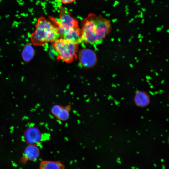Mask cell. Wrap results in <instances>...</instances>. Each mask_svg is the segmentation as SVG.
I'll use <instances>...</instances> for the list:
<instances>
[{
  "label": "cell",
  "instance_id": "obj_1",
  "mask_svg": "<svg viewBox=\"0 0 169 169\" xmlns=\"http://www.w3.org/2000/svg\"><path fill=\"white\" fill-rule=\"evenodd\" d=\"M81 39L82 43L91 44L100 43L110 29V21L100 16L90 14L82 22Z\"/></svg>",
  "mask_w": 169,
  "mask_h": 169
},
{
  "label": "cell",
  "instance_id": "obj_2",
  "mask_svg": "<svg viewBox=\"0 0 169 169\" xmlns=\"http://www.w3.org/2000/svg\"><path fill=\"white\" fill-rule=\"evenodd\" d=\"M35 27L36 29L30 37L33 45L42 46L60 38L57 27L44 17H41L38 19Z\"/></svg>",
  "mask_w": 169,
  "mask_h": 169
},
{
  "label": "cell",
  "instance_id": "obj_3",
  "mask_svg": "<svg viewBox=\"0 0 169 169\" xmlns=\"http://www.w3.org/2000/svg\"><path fill=\"white\" fill-rule=\"evenodd\" d=\"M53 43V48L56 52L58 60L69 63L77 59L78 44L61 38Z\"/></svg>",
  "mask_w": 169,
  "mask_h": 169
},
{
  "label": "cell",
  "instance_id": "obj_4",
  "mask_svg": "<svg viewBox=\"0 0 169 169\" xmlns=\"http://www.w3.org/2000/svg\"><path fill=\"white\" fill-rule=\"evenodd\" d=\"M50 18L58 29L60 38L78 44L82 43L81 29L78 27L66 28L59 23L58 20L53 17H50Z\"/></svg>",
  "mask_w": 169,
  "mask_h": 169
},
{
  "label": "cell",
  "instance_id": "obj_5",
  "mask_svg": "<svg viewBox=\"0 0 169 169\" xmlns=\"http://www.w3.org/2000/svg\"><path fill=\"white\" fill-rule=\"evenodd\" d=\"M78 57L80 64L85 68H90L94 66L97 62V57L95 52L90 49L81 50L79 53Z\"/></svg>",
  "mask_w": 169,
  "mask_h": 169
},
{
  "label": "cell",
  "instance_id": "obj_6",
  "mask_svg": "<svg viewBox=\"0 0 169 169\" xmlns=\"http://www.w3.org/2000/svg\"><path fill=\"white\" fill-rule=\"evenodd\" d=\"M23 139L28 145H38L42 141V134L39 129L35 126H30L25 131Z\"/></svg>",
  "mask_w": 169,
  "mask_h": 169
},
{
  "label": "cell",
  "instance_id": "obj_7",
  "mask_svg": "<svg viewBox=\"0 0 169 169\" xmlns=\"http://www.w3.org/2000/svg\"><path fill=\"white\" fill-rule=\"evenodd\" d=\"M60 11L59 23L66 28L78 27L77 20L72 17L70 12L67 9L60 6L59 8Z\"/></svg>",
  "mask_w": 169,
  "mask_h": 169
},
{
  "label": "cell",
  "instance_id": "obj_8",
  "mask_svg": "<svg viewBox=\"0 0 169 169\" xmlns=\"http://www.w3.org/2000/svg\"><path fill=\"white\" fill-rule=\"evenodd\" d=\"M133 101L137 107L145 108L148 106L150 102V98L149 94L144 91L136 92L134 96Z\"/></svg>",
  "mask_w": 169,
  "mask_h": 169
},
{
  "label": "cell",
  "instance_id": "obj_9",
  "mask_svg": "<svg viewBox=\"0 0 169 169\" xmlns=\"http://www.w3.org/2000/svg\"><path fill=\"white\" fill-rule=\"evenodd\" d=\"M40 155V149L38 145H28L24 151V157L26 160L35 161Z\"/></svg>",
  "mask_w": 169,
  "mask_h": 169
},
{
  "label": "cell",
  "instance_id": "obj_10",
  "mask_svg": "<svg viewBox=\"0 0 169 169\" xmlns=\"http://www.w3.org/2000/svg\"><path fill=\"white\" fill-rule=\"evenodd\" d=\"M40 169H62L65 168L64 165L59 161L44 160L40 162Z\"/></svg>",
  "mask_w": 169,
  "mask_h": 169
},
{
  "label": "cell",
  "instance_id": "obj_11",
  "mask_svg": "<svg viewBox=\"0 0 169 169\" xmlns=\"http://www.w3.org/2000/svg\"><path fill=\"white\" fill-rule=\"evenodd\" d=\"M35 54V51L32 45L29 43H27L22 53L23 59L26 62L30 61L33 57Z\"/></svg>",
  "mask_w": 169,
  "mask_h": 169
},
{
  "label": "cell",
  "instance_id": "obj_12",
  "mask_svg": "<svg viewBox=\"0 0 169 169\" xmlns=\"http://www.w3.org/2000/svg\"><path fill=\"white\" fill-rule=\"evenodd\" d=\"M70 105H68L65 107L63 106L56 118L62 121H65L67 120L70 116Z\"/></svg>",
  "mask_w": 169,
  "mask_h": 169
},
{
  "label": "cell",
  "instance_id": "obj_13",
  "mask_svg": "<svg viewBox=\"0 0 169 169\" xmlns=\"http://www.w3.org/2000/svg\"><path fill=\"white\" fill-rule=\"evenodd\" d=\"M62 107V106L58 105H53L51 109V112L52 114L56 117Z\"/></svg>",
  "mask_w": 169,
  "mask_h": 169
},
{
  "label": "cell",
  "instance_id": "obj_14",
  "mask_svg": "<svg viewBox=\"0 0 169 169\" xmlns=\"http://www.w3.org/2000/svg\"><path fill=\"white\" fill-rule=\"evenodd\" d=\"M64 4L74 2L76 0H58Z\"/></svg>",
  "mask_w": 169,
  "mask_h": 169
},
{
  "label": "cell",
  "instance_id": "obj_15",
  "mask_svg": "<svg viewBox=\"0 0 169 169\" xmlns=\"http://www.w3.org/2000/svg\"><path fill=\"white\" fill-rule=\"evenodd\" d=\"M168 143L169 144V136L168 139Z\"/></svg>",
  "mask_w": 169,
  "mask_h": 169
},
{
  "label": "cell",
  "instance_id": "obj_16",
  "mask_svg": "<svg viewBox=\"0 0 169 169\" xmlns=\"http://www.w3.org/2000/svg\"></svg>",
  "mask_w": 169,
  "mask_h": 169
}]
</instances>
